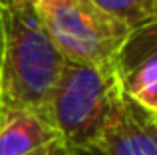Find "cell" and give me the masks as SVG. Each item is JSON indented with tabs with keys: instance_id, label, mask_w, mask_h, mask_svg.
I'll use <instances>...</instances> for the list:
<instances>
[{
	"instance_id": "obj_1",
	"label": "cell",
	"mask_w": 157,
	"mask_h": 155,
	"mask_svg": "<svg viewBox=\"0 0 157 155\" xmlns=\"http://www.w3.org/2000/svg\"><path fill=\"white\" fill-rule=\"evenodd\" d=\"M66 58L42 22L34 0L0 6V105L46 117L48 101Z\"/></svg>"
},
{
	"instance_id": "obj_10",
	"label": "cell",
	"mask_w": 157,
	"mask_h": 155,
	"mask_svg": "<svg viewBox=\"0 0 157 155\" xmlns=\"http://www.w3.org/2000/svg\"><path fill=\"white\" fill-rule=\"evenodd\" d=\"M155 117H157V115H155Z\"/></svg>"
},
{
	"instance_id": "obj_5",
	"label": "cell",
	"mask_w": 157,
	"mask_h": 155,
	"mask_svg": "<svg viewBox=\"0 0 157 155\" xmlns=\"http://www.w3.org/2000/svg\"><path fill=\"white\" fill-rule=\"evenodd\" d=\"M100 155H157V117L119 88L105 129L98 143Z\"/></svg>"
},
{
	"instance_id": "obj_4",
	"label": "cell",
	"mask_w": 157,
	"mask_h": 155,
	"mask_svg": "<svg viewBox=\"0 0 157 155\" xmlns=\"http://www.w3.org/2000/svg\"><path fill=\"white\" fill-rule=\"evenodd\" d=\"M113 70L121 92L157 115V18L129 32Z\"/></svg>"
},
{
	"instance_id": "obj_2",
	"label": "cell",
	"mask_w": 157,
	"mask_h": 155,
	"mask_svg": "<svg viewBox=\"0 0 157 155\" xmlns=\"http://www.w3.org/2000/svg\"><path fill=\"white\" fill-rule=\"evenodd\" d=\"M119 92L115 70L66 60L46 109L68 155L96 153L113 100Z\"/></svg>"
},
{
	"instance_id": "obj_8",
	"label": "cell",
	"mask_w": 157,
	"mask_h": 155,
	"mask_svg": "<svg viewBox=\"0 0 157 155\" xmlns=\"http://www.w3.org/2000/svg\"><path fill=\"white\" fill-rule=\"evenodd\" d=\"M34 2H36V4H40V2H48V0H34Z\"/></svg>"
},
{
	"instance_id": "obj_3",
	"label": "cell",
	"mask_w": 157,
	"mask_h": 155,
	"mask_svg": "<svg viewBox=\"0 0 157 155\" xmlns=\"http://www.w3.org/2000/svg\"><path fill=\"white\" fill-rule=\"evenodd\" d=\"M42 22L68 62L113 70L129 36L125 24L113 20L90 0H48L38 4Z\"/></svg>"
},
{
	"instance_id": "obj_7",
	"label": "cell",
	"mask_w": 157,
	"mask_h": 155,
	"mask_svg": "<svg viewBox=\"0 0 157 155\" xmlns=\"http://www.w3.org/2000/svg\"><path fill=\"white\" fill-rule=\"evenodd\" d=\"M90 2L113 20L125 24L129 30L157 18V0H90Z\"/></svg>"
},
{
	"instance_id": "obj_9",
	"label": "cell",
	"mask_w": 157,
	"mask_h": 155,
	"mask_svg": "<svg viewBox=\"0 0 157 155\" xmlns=\"http://www.w3.org/2000/svg\"><path fill=\"white\" fill-rule=\"evenodd\" d=\"M2 2H4V0H0V6H2Z\"/></svg>"
},
{
	"instance_id": "obj_6",
	"label": "cell",
	"mask_w": 157,
	"mask_h": 155,
	"mask_svg": "<svg viewBox=\"0 0 157 155\" xmlns=\"http://www.w3.org/2000/svg\"><path fill=\"white\" fill-rule=\"evenodd\" d=\"M0 155H68V151L44 115L0 105Z\"/></svg>"
}]
</instances>
